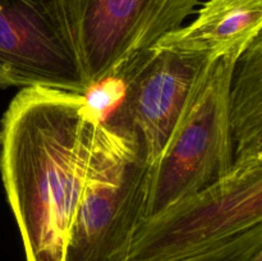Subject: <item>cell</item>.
I'll list each match as a JSON object with an SVG mask.
<instances>
[{
	"label": "cell",
	"mask_w": 262,
	"mask_h": 261,
	"mask_svg": "<svg viewBox=\"0 0 262 261\" xmlns=\"http://www.w3.org/2000/svg\"><path fill=\"white\" fill-rule=\"evenodd\" d=\"M99 120L83 95L28 87L0 122V173L26 261H64Z\"/></svg>",
	"instance_id": "6da1fadb"
},
{
	"label": "cell",
	"mask_w": 262,
	"mask_h": 261,
	"mask_svg": "<svg viewBox=\"0 0 262 261\" xmlns=\"http://www.w3.org/2000/svg\"><path fill=\"white\" fill-rule=\"evenodd\" d=\"M151 171L124 137L99 123L64 261H128L146 219Z\"/></svg>",
	"instance_id": "7a4b0ae2"
},
{
	"label": "cell",
	"mask_w": 262,
	"mask_h": 261,
	"mask_svg": "<svg viewBox=\"0 0 262 261\" xmlns=\"http://www.w3.org/2000/svg\"><path fill=\"white\" fill-rule=\"evenodd\" d=\"M262 223V159L237 164L222 181L143 220L128 261H178Z\"/></svg>",
	"instance_id": "3957f363"
},
{
	"label": "cell",
	"mask_w": 262,
	"mask_h": 261,
	"mask_svg": "<svg viewBox=\"0 0 262 261\" xmlns=\"http://www.w3.org/2000/svg\"><path fill=\"white\" fill-rule=\"evenodd\" d=\"M216 60L151 46L119 76L124 95L101 123L124 137L143 163L154 166L186 119Z\"/></svg>",
	"instance_id": "277c9868"
},
{
	"label": "cell",
	"mask_w": 262,
	"mask_h": 261,
	"mask_svg": "<svg viewBox=\"0 0 262 261\" xmlns=\"http://www.w3.org/2000/svg\"><path fill=\"white\" fill-rule=\"evenodd\" d=\"M238 56L215 61L186 119L152 166L146 219L222 181L234 168L228 96Z\"/></svg>",
	"instance_id": "5b68a950"
},
{
	"label": "cell",
	"mask_w": 262,
	"mask_h": 261,
	"mask_svg": "<svg viewBox=\"0 0 262 261\" xmlns=\"http://www.w3.org/2000/svg\"><path fill=\"white\" fill-rule=\"evenodd\" d=\"M8 87L86 94L64 0H0V89Z\"/></svg>",
	"instance_id": "8992f818"
},
{
	"label": "cell",
	"mask_w": 262,
	"mask_h": 261,
	"mask_svg": "<svg viewBox=\"0 0 262 261\" xmlns=\"http://www.w3.org/2000/svg\"><path fill=\"white\" fill-rule=\"evenodd\" d=\"M201 0H64L90 86L120 76Z\"/></svg>",
	"instance_id": "52a82bcc"
},
{
	"label": "cell",
	"mask_w": 262,
	"mask_h": 261,
	"mask_svg": "<svg viewBox=\"0 0 262 261\" xmlns=\"http://www.w3.org/2000/svg\"><path fill=\"white\" fill-rule=\"evenodd\" d=\"M262 0H207L196 19L164 35L155 46L211 59L241 55L261 35Z\"/></svg>",
	"instance_id": "ba28073f"
},
{
	"label": "cell",
	"mask_w": 262,
	"mask_h": 261,
	"mask_svg": "<svg viewBox=\"0 0 262 261\" xmlns=\"http://www.w3.org/2000/svg\"><path fill=\"white\" fill-rule=\"evenodd\" d=\"M234 165L262 159V37L237 58L228 96Z\"/></svg>",
	"instance_id": "9c48e42d"
},
{
	"label": "cell",
	"mask_w": 262,
	"mask_h": 261,
	"mask_svg": "<svg viewBox=\"0 0 262 261\" xmlns=\"http://www.w3.org/2000/svg\"><path fill=\"white\" fill-rule=\"evenodd\" d=\"M261 250L262 224H258L223 245L178 261H250Z\"/></svg>",
	"instance_id": "30bf717a"
},
{
	"label": "cell",
	"mask_w": 262,
	"mask_h": 261,
	"mask_svg": "<svg viewBox=\"0 0 262 261\" xmlns=\"http://www.w3.org/2000/svg\"><path fill=\"white\" fill-rule=\"evenodd\" d=\"M124 95V81L122 77H109L97 83L91 84L86 91L84 104L90 114L99 122L115 109Z\"/></svg>",
	"instance_id": "8fae6325"
},
{
	"label": "cell",
	"mask_w": 262,
	"mask_h": 261,
	"mask_svg": "<svg viewBox=\"0 0 262 261\" xmlns=\"http://www.w3.org/2000/svg\"><path fill=\"white\" fill-rule=\"evenodd\" d=\"M250 261H262V250L258 251V252H256L255 255L251 257Z\"/></svg>",
	"instance_id": "7c38bea8"
}]
</instances>
